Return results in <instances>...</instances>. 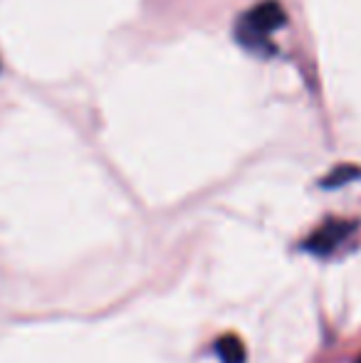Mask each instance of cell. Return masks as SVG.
<instances>
[{"instance_id": "obj_1", "label": "cell", "mask_w": 361, "mask_h": 363, "mask_svg": "<svg viewBox=\"0 0 361 363\" xmlns=\"http://www.w3.org/2000/svg\"><path fill=\"white\" fill-rule=\"evenodd\" d=\"M287 23V13L277 0H262L255 8L243 13L235 23V38L243 48L252 50L257 55L274 52V45L270 43V35Z\"/></svg>"}, {"instance_id": "obj_2", "label": "cell", "mask_w": 361, "mask_h": 363, "mask_svg": "<svg viewBox=\"0 0 361 363\" xmlns=\"http://www.w3.org/2000/svg\"><path fill=\"white\" fill-rule=\"evenodd\" d=\"M357 230V223L352 220H327L319 225L307 240H304V250L312 255H329Z\"/></svg>"}, {"instance_id": "obj_3", "label": "cell", "mask_w": 361, "mask_h": 363, "mask_svg": "<svg viewBox=\"0 0 361 363\" xmlns=\"http://www.w3.org/2000/svg\"><path fill=\"white\" fill-rule=\"evenodd\" d=\"M216 354L221 363H245L248 351L243 346V341L235 334H226L216 341Z\"/></svg>"}, {"instance_id": "obj_4", "label": "cell", "mask_w": 361, "mask_h": 363, "mask_svg": "<svg viewBox=\"0 0 361 363\" xmlns=\"http://www.w3.org/2000/svg\"><path fill=\"white\" fill-rule=\"evenodd\" d=\"M354 178H361V168L359 166H337L327 178H322V188H339L344 183L354 181Z\"/></svg>"}, {"instance_id": "obj_5", "label": "cell", "mask_w": 361, "mask_h": 363, "mask_svg": "<svg viewBox=\"0 0 361 363\" xmlns=\"http://www.w3.org/2000/svg\"><path fill=\"white\" fill-rule=\"evenodd\" d=\"M357 363H361V356H359V361H357Z\"/></svg>"}]
</instances>
